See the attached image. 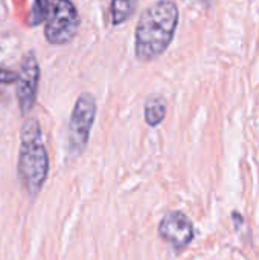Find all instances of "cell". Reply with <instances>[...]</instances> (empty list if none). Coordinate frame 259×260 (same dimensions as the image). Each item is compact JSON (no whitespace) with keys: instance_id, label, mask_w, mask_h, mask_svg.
Here are the masks:
<instances>
[{"instance_id":"6da1fadb","label":"cell","mask_w":259,"mask_h":260,"mask_svg":"<svg viewBox=\"0 0 259 260\" xmlns=\"http://www.w3.org/2000/svg\"><path fill=\"white\" fill-rule=\"evenodd\" d=\"M177 21L179 9L174 2L162 0L151 5L136 27V56L140 61H151L162 55L172 41Z\"/></svg>"},{"instance_id":"7a4b0ae2","label":"cell","mask_w":259,"mask_h":260,"mask_svg":"<svg viewBox=\"0 0 259 260\" xmlns=\"http://www.w3.org/2000/svg\"><path fill=\"white\" fill-rule=\"evenodd\" d=\"M18 177L31 197H35L49 172V157L41 137L40 123L35 119H27L21 128V145L18 154Z\"/></svg>"},{"instance_id":"3957f363","label":"cell","mask_w":259,"mask_h":260,"mask_svg":"<svg viewBox=\"0 0 259 260\" xmlns=\"http://www.w3.org/2000/svg\"><path fill=\"white\" fill-rule=\"evenodd\" d=\"M96 114L95 98L89 93H84L78 98L75 108L70 116L69 129H67V154L69 158L78 157L89 143L90 129L93 126Z\"/></svg>"},{"instance_id":"277c9868","label":"cell","mask_w":259,"mask_h":260,"mask_svg":"<svg viewBox=\"0 0 259 260\" xmlns=\"http://www.w3.org/2000/svg\"><path fill=\"white\" fill-rule=\"evenodd\" d=\"M79 26V15L70 0H52L50 12L44 27L49 43L64 44L70 41Z\"/></svg>"},{"instance_id":"5b68a950","label":"cell","mask_w":259,"mask_h":260,"mask_svg":"<svg viewBox=\"0 0 259 260\" xmlns=\"http://www.w3.org/2000/svg\"><path fill=\"white\" fill-rule=\"evenodd\" d=\"M159 235L176 250H183L194 239V227L185 213L169 212L159 224Z\"/></svg>"},{"instance_id":"8992f818","label":"cell","mask_w":259,"mask_h":260,"mask_svg":"<svg viewBox=\"0 0 259 260\" xmlns=\"http://www.w3.org/2000/svg\"><path fill=\"white\" fill-rule=\"evenodd\" d=\"M40 79V67L34 55L24 58L20 75H17V98L20 104V110L23 114L29 113L34 107L37 88Z\"/></svg>"},{"instance_id":"52a82bcc","label":"cell","mask_w":259,"mask_h":260,"mask_svg":"<svg viewBox=\"0 0 259 260\" xmlns=\"http://www.w3.org/2000/svg\"><path fill=\"white\" fill-rule=\"evenodd\" d=\"M166 114V104L162 98H151L145 104V120L150 126H157Z\"/></svg>"},{"instance_id":"ba28073f","label":"cell","mask_w":259,"mask_h":260,"mask_svg":"<svg viewBox=\"0 0 259 260\" xmlns=\"http://www.w3.org/2000/svg\"><path fill=\"white\" fill-rule=\"evenodd\" d=\"M136 5H137V0H113L111 2L113 24H121L125 20H128L134 12Z\"/></svg>"},{"instance_id":"9c48e42d","label":"cell","mask_w":259,"mask_h":260,"mask_svg":"<svg viewBox=\"0 0 259 260\" xmlns=\"http://www.w3.org/2000/svg\"><path fill=\"white\" fill-rule=\"evenodd\" d=\"M47 8H49V0H35L34 8H32V18H31L32 23L31 24L41 23L47 12Z\"/></svg>"},{"instance_id":"30bf717a","label":"cell","mask_w":259,"mask_h":260,"mask_svg":"<svg viewBox=\"0 0 259 260\" xmlns=\"http://www.w3.org/2000/svg\"><path fill=\"white\" fill-rule=\"evenodd\" d=\"M17 81V75L6 70V69H0V82L2 84H12Z\"/></svg>"}]
</instances>
